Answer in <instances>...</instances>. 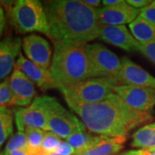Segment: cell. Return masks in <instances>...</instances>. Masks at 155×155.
<instances>
[{
    "instance_id": "6da1fadb",
    "label": "cell",
    "mask_w": 155,
    "mask_h": 155,
    "mask_svg": "<svg viewBox=\"0 0 155 155\" xmlns=\"http://www.w3.org/2000/svg\"><path fill=\"white\" fill-rule=\"evenodd\" d=\"M71 109L90 131L108 137H126L135 127L153 120L150 112L134 110L115 93L99 103Z\"/></svg>"
},
{
    "instance_id": "7a4b0ae2",
    "label": "cell",
    "mask_w": 155,
    "mask_h": 155,
    "mask_svg": "<svg viewBox=\"0 0 155 155\" xmlns=\"http://www.w3.org/2000/svg\"><path fill=\"white\" fill-rule=\"evenodd\" d=\"M49 37L56 41L85 43L99 37L97 9L78 0L45 2Z\"/></svg>"
},
{
    "instance_id": "3957f363",
    "label": "cell",
    "mask_w": 155,
    "mask_h": 155,
    "mask_svg": "<svg viewBox=\"0 0 155 155\" xmlns=\"http://www.w3.org/2000/svg\"><path fill=\"white\" fill-rule=\"evenodd\" d=\"M86 45L78 42L55 41L49 72L61 90L90 78Z\"/></svg>"
},
{
    "instance_id": "277c9868",
    "label": "cell",
    "mask_w": 155,
    "mask_h": 155,
    "mask_svg": "<svg viewBox=\"0 0 155 155\" xmlns=\"http://www.w3.org/2000/svg\"><path fill=\"white\" fill-rule=\"evenodd\" d=\"M13 28L20 34L41 32L49 36L43 5L38 0H18L7 11Z\"/></svg>"
},
{
    "instance_id": "5b68a950",
    "label": "cell",
    "mask_w": 155,
    "mask_h": 155,
    "mask_svg": "<svg viewBox=\"0 0 155 155\" xmlns=\"http://www.w3.org/2000/svg\"><path fill=\"white\" fill-rule=\"evenodd\" d=\"M115 86H118L115 79L99 78L87 79L60 91L68 106L72 108L99 103L114 93L113 87Z\"/></svg>"
},
{
    "instance_id": "8992f818",
    "label": "cell",
    "mask_w": 155,
    "mask_h": 155,
    "mask_svg": "<svg viewBox=\"0 0 155 155\" xmlns=\"http://www.w3.org/2000/svg\"><path fill=\"white\" fill-rule=\"evenodd\" d=\"M35 101L44 110L48 118L50 132L61 138L69 137L76 132H85L86 127L65 107L61 105L56 98L43 96L35 98Z\"/></svg>"
},
{
    "instance_id": "52a82bcc",
    "label": "cell",
    "mask_w": 155,
    "mask_h": 155,
    "mask_svg": "<svg viewBox=\"0 0 155 155\" xmlns=\"http://www.w3.org/2000/svg\"><path fill=\"white\" fill-rule=\"evenodd\" d=\"M85 48L90 66V78L115 79L122 67L118 57L104 45L93 43L87 44Z\"/></svg>"
},
{
    "instance_id": "ba28073f",
    "label": "cell",
    "mask_w": 155,
    "mask_h": 155,
    "mask_svg": "<svg viewBox=\"0 0 155 155\" xmlns=\"http://www.w3.org/2000/svg\"><path fill=\"white\" fill-rule=\"evenodd\" d=\"M113 92L135 110L150 112L155 106L153 89L134 85H118L113 87Z\"/></svg>"
},
{
    "instance_id": "9c48e42d",
    "label": "cell",
    "mask_w": 155,
    "mask_h": 155,
    "mask_svg": "<svg viewBox=\"0 0 155 155\" xmlns=\"http://www.w3.org/2000/svg\"><path fill=\"white\" fill-rule=\"evenodd\" d=\"M120 72L115 78L118 85H134L155 90V78L127 57L122 60Z\"/></svg>"
},
{
    "instance_id": "30bf717a",
    "label": "cell",
    "mask_w": 155,
    "mask_h": 155,
    "mask_svg": "<svg viewBox=\"0 0 155 155\" xmlns=\"http://www.w3.org/2000/svg\"><path fill=\"white\" fill-rule=\"evenodd\" d=\"M140 11L129 5L127 1H122L116 5L97 9V14L101 25L121 26L134 22L140 16Z\"/></svg>"
},
{
    "instance_id": "8fae6325",
    "label": "cell",
    "mask_w": 155,
    "mask_h": 155,
    "mask_svg": "<svg viewBox=\"0 0 155 155\" xmlns=\"http://www.w3.org/2000/svg\"><path fill=\"white\" fill-rule=\"evenodd\" d=\"M14 116L18 131L24 132L27 128L30 127L49 131L47 115L35 99L27 108L15 109Z\"/></svg>"
},
{
    "instance_id": "7c38bea8",
    "label": "cell",
    "mask_w": 155,
    "mask_h": 155,
    "mask_svg": "<svg viewBox=\"0 0 155 155\" xmlns=\"http://www.w3.org/2000/svg\"><path fill=\"white\" fill-rule=\"evenodd\" d=\"M22 48L28 60L48 70L51 65L52 50L46 39L36 35H28L22 40Z\"/></svg>"
},
{
    "instance_id": "4fadbf2b",
    "label": "cell",
    "mask_w": 155,
    "mask_h": 155,
    "mask_svg": "<svg viewBox=\"0 0 155 155\" xmlns=\"http://www.w3.org/2000/svg\"><path fill=\"white\" fill-rule=\"evenodd\" d=\"M9 80L13 94L14 106L23 108L29 105L36 97L35 84L18 69H14Z\"/></svg>"
},
{
    "instance_id": "5bb4252c",
    "label": "cell",
    "mask_w": 155,
    "mask_h": 155,
    "mask_svg": "<svg viewBox=\"0 0 155 155\" xmlns=\"http://www.w3.org/2000/svg\"><path fill=\"white\" fill-rule=\"evenodd\" d=\"M99 38L127 52L138 51L139 42L124 25H101Z\"/></svg>"
},
{
    "instance_id": "9a60e30c",
    "label": "cell",
    "mask_w": 155,
    "mask_h": 155,
    "mask_svg": "<svg viewBox=\"0 0 155 155\" xmlns=\"http://www.w3.org/2000/svg\"><path fill=\"white\" fill-rule=\"evenodd\" d=\"M15 69H18L23 72L35 84L43 91L56 88V84L49 71L26 59L22 54H20L17 58Z\"/></svg>"
},
{
    "instance_id": "2e32d148",
    "label": "cell",
    "mask_w": 155,
    "mask_h": 155,
    "mask_svg": "<svg viewBox=\"0 0 155 155\" xmlns=\"http://www.w3.org/2000/svg\"><path fill=\"white\" fill-rule=\"evenodd\" d=\"M22 41L19 37H6L0 41V80L5 79L16 65Z\"/></svg>"
},
{
    "instance_id": "e0dca14e",
    "label": "cell",
    "mask_w": 155,
    "mask_h": 155,
    "mask_svg": "<svg viewBox=\"0 0 155 155\" xmlns=\"http://www.w3.org/2000/svg\"><path fill=\"white\" fill-rule=\"evenodd\" d=\"M126 137L102 135L99 140L86 149L75 152V155H114L123 148Z\"/></svg>"
},
{
    "instance_id": "ac0fdd59",
    "label": "cell",
    "mask_w": 155,
    "mask_h": 155,
    "mask_svg": "<svg viewBox=\"0 0 155 155\" xmlns=\"http://www.w3.org/2000/svg\"><path fill=\"white\" fill-rule=\"evenodd\" d=\"M129 29L140 43L155 42V23L138 17L129 24Z\"/></svg>"
},
{
    "instance_id": "d6986e66",
    "label": "cell",
    "mask_w": 155,
    "mask_h": 155,
    "mask_svg": "<svg viewBox=\"0 0 155 155\" xmlns=\"http://www.w3.org/2000/svg\"><path fill=\"white\" fill-rule=\"evenodd\" d=\"M131 146L140 149H148L155 147V122L139 128L133 134Z\"/></svg>"
},
{
    "instance_id": "ffe728a7",
    "label": "cell",
    "mask_w": 155,
    "mask_h": 155,
    "mask_svg": "<svg viewBox=\"0 0 155 155\" xmlns=\"http://www.w3.org/2000/svg\"><path fill=\"white\" fill-rule=\"evenodd\" d=\"M14 111L6 107H0V147L13 134Z\"/></svg>"
},
{
    "instance_id": "44dd1931",
    "label": "cell",
    "mask_w": 155,
    "mask_h": 155,
    "mask_svg": "<svg viewBox=\"0 0 155 155\" xmlns=\"http://www.w3.org/2000/svg\"><path fill=\"white\" fill-rule=\"evenodd\" d=\"M102 137V135H91L85 132H76L67 138V142L75 149V152L86 149L92 145L97 143Z\"/></svg>"
},
{
    "instance_id": "7402d4cb",
    "label": "cell",
    "mask_w": 155,
    "mask_h": 155,
    "mask_svg": "<svg viewBox=\"0 0 155 155\" xmlns=\"http://www.w3.org/2000/svg\"><path fill=\"white\" fill-rule=\"evenodd\" d=\"M28 147V141L26 134L22 131H18L17 133L13 134L12 137L9 140L4 153H9L19 150L26 149Z\"/></svg>"
},
{
    "instance_id": "603a6c76",
    "label": "cell",
    "mask_w": 155,
    "mask_h": 155,
    "mask_svg": "<svg viewBox=\"0 0 155 155\" xmlns=\"http://www.w3.org/2000/svg\"><path fill=\"white\" fill-rule=\"evenodd\" d=\"M24 133L26 134V136L28 138L29 147H34V148L41 147L46 131L40 128L30 127V128H27L24 131Z\"/></svg>"
},
{
    "instance_id": "cb8c5ba5",
    "label": "cell",
    "mask_w": 155,
    "mask_h": 155,
    "mask_svg": "<svg viewBox=\"0 0 155 155\" xmlns=\"http://www.w3.org/2000/svg\"><path fill=\"white\" fill-rule=\"evenodd\" d=\"M14 106L13 94L10 85V80L7 78L3 82H0V107Z\"/></svg>"
},
{
    "instance_id": "d4e9b609",
    "label": "cell",
    "mask_w": 155,
    "mask_h": 155,
    "mask_svg": "<svg viewBox=\"0 0 155 155\" xmlns=\"http://www.w3.org/2000/svg\"><path fill=\"white\" fill-rule=\"evenodd\" d=\"M61 142V137H59L54 133L48 131L46 132L44 140L41 145V148L48 153H49L51 152H54Z\"/></svg>"
},
{
    "instance_id": "484cf974",
    "label": "cell",
    "mask_w": 155,
    "mask_h": 155,
    "mask_svg": "<svg viewBox=\"0 0 155 155\" xmlns=\"http://www.w3.org/2000/svg\"><path fill=\"white\" fill-rule=\"evenodd\" d=\"M138 51L145 55L150 61L155 64V42L150 43H140Z\"/></svg>"
},
{
    "instance_id": "4316f807",
    "label": "cell",
    "mask_w": 155,
    "mask_h": 155,
    "mask_svg": "<svg viewBox=\"0 0 155 155\" xmlns=\"http://www.w3.org/2000/svg\"><path fill=\"white\" fill-rule=\"evenodd\" d=\"M139 17L144 18L148 22L155 23V1H153L150 5L140 10Z\"/></svg>"
},
{
    "instance_id": "83f0119b",
    "label": "cell",
    "mask_w": 155,
    "mask_h": 155,
    "mask_svg": "<svg viewBox=\"0 0 155 155\" xmlns=\"http://www.w3.org/2000/svg\"><path fill=\"white\" fill-rule=\"evenodd\" d=\"M54 152L61 155H72L75 153V149L67 141H61Z\"/></svg>"
},
{
    "instance_id": "f1b7e54d",
    "label": "cell",
    "mask_w": 155,
    "mask_h": 155,
    "mask_svg": "<svg viewBox=\"0 0 155 155\" xmlns=\"http://www.w3.org/2000/svg\"><path fill=\"white\" fill-rule=\"evenodd\" d=\"M153 1H148V0H128L127 1V3L131 5L134 8H136V9H142L146 6H147L148 5H150Z\"/></svg>"
},
{
    "instance_id": "f546056e",
    "label": "cell",
    "mask_w": 155,
    "mask_h": 155,
    "mask_svg": "<svg viewBox=\"0 0 155 155\" xmlns=\"http://www.w3.org/2000/svg\"><path fill=\"white\" fill-rule=\"evenodd\" d=\"M5 10L3 8L2 5L0 4V36L3 35L4 31H5Z\"/></svg>"
},
{
    "instance_id": "4dcf8cb0",
    "label": "cell",
    "mask_w": 155,
    "mask_h": 155,
    "mask_svg": "<svg viewBox=\"0 0 155 155\" xmlns=\"http://www.w3.org/2000/svg\"><path fill=\"white\" fill-rule=\"evenodd\" d=\"M27 154L28 155H48L47 152H45L44 150L41 147H37V148H34V147H29L27 148Z\"/></svg>"
},
{
    "instance_id": "1f68e13d",
    "label": "cell",
    "mask_w": 155,
    "mask_h": 155,
    "mask_svg": "<svg viewBox=\"0 0 155 155\" xmlns=\"http://www.w3.org/2000/svg\"><path fill=\"white\" fill-rule=\"evenodd\" d=\"M122 2V0H104L102 3L105 7H110V6H114L116 5H119Z\"/></svg>"
},
{
    "instance_id": "d6a6232c",
    "label": "cell",
    "mask_w": 155,
    "mask_h": 155,
    "mask_svg": "<svg viewBox=\"0 0 155 155\" xmlns=\"http://www.w3.org/2000/svg\"><path fill=\"white\" fill-rule=\"evenodd\" d=\"M83 2L85 5L91 6L92 8H95V9H96V7H98L101 3L99 0H84Z\"/></svg>"
},
{
    "instance_id": "836d02e7",
    "label": "cell",
    "mask_w": 155,
    "mask_h": 155,
    "mask_svg": "<svg viewBox=\"0 0 155 155\" xmlns=\"http://www.w3.org/2000/svg\"><path fill=\"white\" fill-rule=\"evenodd\" d=\"M120 155H144V152H143V149L130 150Z\"/></svg>"
},
{
    "instance_id": "e575fe53",
    "label": "cell",
    "mask_w": 155,
    "mask_h": 155,
    "mask_svg": "<svg viewBox=\"0 0 155 155\" xmlns=\"http://www.w3.org/2000/svg\"><path fill=\"white\" fill-rule=\"evenodd\" d=\"M4 155H28L27 154V148L23 150H19V151H16V152H12V153H3Z\"/></svg>"
},
{
    "instance_id": "d590c367",
    "label": "cell",
    "mask_w": 155,
    "mask_h": 155,
    "mask_svg": "<svg viewBox=\"0 0 155 155\" xmlns=\"http://www.w3.org/2000/svg\"><path fill=\"white\" fill-rule=\"evenodd\" d=\"M48 155H61V154L57 153H55V152H51V153H48Z\"/></svg>"
},
{
    "instance_id": "8d00e7d4",
    "label": "cell",
    "mask_w": 155,
    "mask_h": 155,
    "mask_svg": "<svg viewBox=\"0 0 155 155\" xmlns=\"http://www.w3.org/2000/svg\"><path fill=\"white\" fill-rule=\"evenodd\" d=\"M148 149H150L151 151H153V152L155 153V147H151V148H148Z\"/></svg>"
},
{
    "instance_id": "74e56055",
    "label": "cell",
    "mask_w": 155,
    "mask_h": 155,
    "mask_svg": "<svg viewBox=\"0 0 155 155\" xmlns=\"http://www.w3.org/2000/svg\"><path fill=\"white\" fill-rule=\"evenodd\" d=\"M0 155H4V154H2V153H0Z\"/></svg>"
}]
</instances>
